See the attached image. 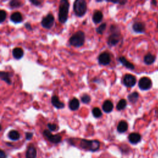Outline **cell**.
I'll list each match as a JSON object with an SVG mask.
<instances>
[{
  "mask_svg": "<svg viewBox=\"0 0 158 158\" xmlns=\"http://www.w3.org/2000/svg\"><path fill=\"white\" fill-rule=\"evenodd\" d=\"M69 3L67 0H62L60 2L59 8L58 19L62 24H64L68 19V14L69 10Z\"/></svg>",
  "mask_w": 158,
  "mask_h": 158,
  "instance_id": "obj_1",
  "label": "cell"
},
{
  "mask_svg": "<svg viewBox=\"0 0 158 158\" xmlns=\"http://www.w3.org/2000/svg\"><path fill=\"white\" fill-rule=\"evenodd\" d=\"M110 30L112 32V33L109 35L107 39V43L110 47H112L116 46L120 42V41L121 40V35L120 30L116 26H111Z\"/></svg>",
  "mask_w": 158,
  "mask_h": 158,
  "instance_id": "obj_2",
  "label": "cell"
},
{
  "mask_svg": "<svg viewBox=\"0 0 158 158\" xmlns=\"http://www.w3.org/2000/svg\"><path fill=\"white\" fill-rule=\"evenodd\" d=\"M80 147L85 150L90 151H97L100 148V142L98 140H88L82 139L80 143Z\"/></svg>",
  "mask_w": 158,
  "mask_h": 158,
  "instance_id": "obj_3",
  "label": "cell"
},
{
  "mask_svg": "<svg viewBox=\"0 0 158 158\" xmlns=\"http://www.w3.org/2000/svg\"><path fill=\"white\" fill-rule=\"evenodd\" d=\"M85 41V35L82 31L75 33L69 39V43L73 47L79 48L83 46Z\"/></svg>",
  "mask_w": 158,
  "mask_h": 158,
  "instance_id": "obj_4",
  "label": "cell"
},
{
  "mask_svg": "<svg viewBox=\"0 0 158 158\" xmlns=\"http://www.w3.org/2000/svg\"><path fill=\"white\" fill-rule=\"evenodd\" d=\"M74 11L75 14L79 17L85 15L87 11V4L84 0H77L74 3Z\"/></svg>",
  "mask_w": 158,
  "mask_h": 158,
  "instance_id": "obj_5",
  "label": "cell"
},
{
  "mask_svg": "<svg viewBox=\"0 0 158 158\" xmlns=\"http://www.w3.org/2000/svg\"><path fill=\"white\" fill-rule=\"evenodd\" d=\"M54 23V17L53 14H48L46 17L43 18L41 20V26L46 29H50L53 27Z\"/></svg>",
  "mask_w": 158,
  "mask_h": 158,
  "instance_id": "obj_6",
  "label": "cell"
},
{
  "mask_svg": "<svg viewBox=\"0 0 158 158\" xmlns=\"http://www.w3.org/2000/svg\"><path fill=\"white\" fill-rule=\"evenodd\" d=\"M43 135L47 138L48 140L53 143H59L62 140V137L59 135H53L48 130H44L43 131Z\"/></svg>",
  "mask_w": 158,
  "mask_h": 158,
  "instance_id": "obj_7",
  "label": "cell"
},
{
  "mask_svg": "<svg viewBox=\"0 0 158 158\" xmlns=\"http://www.w3.org/2000/svg\"><path fill=\"white\" fill-rule=\"evenodd\" d=\"M139 86L142 90H148L152 87V81L148 77H142L139 80Z\"/></svg>",
  "mask_w": 158,
  "mask_h": 158,
  "instance_id": "obj_8",
  "label": "cell"
},
{
  "mask_svg": "<svg viewBox=\"0 0 158 158\" xmlns=\"http://www.w3.org/2000/svg\"><path fill=\"white\" fill-rule=\"evenodd\" d=\"M137 82V79L135 76L131 74H126L123 79V83L127 87L130 88L135 85Z\"/></svg>",
  "mask_w": 158,
  "mask_h": 158,
  "instance_id": "obj_9",
  "label": "cell"
},
{
  "mask_svg": "<svg viewBox=\"0 0 158 158\" xmlns=\"http://www.w3.org/2000/svg\"><path fill=\"white\" fill-rule=\"evenodd\" d=\"M111 62V56L108 53L104 52L100 54L98 57V62L103 65H107Z\"/></svg>",
  "mask_w": 158,
  "mask_h": 158,
  "instance_id": "obj_10",
  "label": "cell"
},
{
  "mask_svg": "<svg viewBox=\"0 0 158 158\" xmlns=\"http://www.w3.org/2000/svg\"><path fill=\"white\" fill-rule=\"evenodd\" d=\"M133 30L135 32L138 33H143L145 32L146 27L144 23L141 22H137L133 24L132 26Z\"/></svg>",
  "mask_w": 158,
  "mask_h": 158,
  "instance_id": "obj_11",
  "label": "cell"
},
{
  "mask_svg": "<svg viewBox=\"0 0 158 158\" xmlns=\"http://www.w3.org/2000/svg\"><path fill=\"white\" fill-rule=\"evenodd\" d=\"M128 139L130 143L136 145L140 142L142 140V136L139 133H132L128 135Z\"/></svg>",
  "mask_w": 158,
  "mask_h": 158,
  "instance_id": "obj_12",
  "label": "cell"
},
{
  "mask_svg": "<svg viewBox=\"0 0 158 158\" xmlns=\"http://www.w3.org/2000/svg\"><path fill=\"white\" fill-rule=\"evenodd\" d=\"M51 103L54 107L57 109H63L65 107L64 104L59 100V98L58 96H53L51 98Z\"/></svg>",
  "mask_w": 158,
  "mask_h": 158,
  "instance_id": "obj_13",
  "label": "cell"
},
{
  "mask_svg": "<svg viewBox=\"0 0 158 158\" xmlns=\"http://www.w3.org/2000/svg\"><path fill=\"white\" fill-rule=\"evenodd\" d=\"M102 108L106 113H110V112H112V110H113L114 104L110 100H106L103 104Z\"/></svg>",
  "mask_w": 158,
  "mask_h": 158,
  "instance_id": "obj_14",
  "label": "cell"
},
{
  "mask_svg": "<svg viewBox=\"0 0 158 158\" xmlns=\"http://www.w3.org/2000/svg\"><path fill=\"white\" fill-rule=\"evenodd\" d=\"M119 61L124 67H126V68L130 70H133L135 69V65L132 63L129 62L125 57L124 56L120 57L119 58Z\"/></svg>",
  "mask_w": 158,
  "mask_h": 158,
  "instance_id": "obj_15",
  "label": "cell"
},
{
  "mask_svg": "<svg viewBox=\"0 0 158 158\" xmlns=\"http://www.w3.org/2000/svg\"><path fill=\"white\" fill-rule=\"evenodd\" d=\"M10 19L12 22H14V23L18 24V23H20V22H22L23 17H22L21 13H20L19 12H14L13 14H12V15L11 16Z\"/></svg>",
  "mask_w": 158,
  "mask_h": 158,
  "instance_id": "obj_16",
  "label": "cell"
},
{
  "mask_svg": "<svg viewBox=\"0 0 158 158\" xmlns=\"http://www.w3.org/2000/svg\"><path fill=\"white\" fill-rule=\"evenodd\" d=\"M103 14L102 12H101L100 11H97L93 14V17H92L93 21L96 24H100V22H101V21L103 20Z\"/></svg>",
  "mask_w": 158,
  "mask_h": 158,
  "instance_id": "obj_17",
  "label": "cell"
},
{
  "mask_svg": "<svg viewBox=\"0 0 158 158\" xmlns=\"http://www.w3.org/2000/svg\"><path fill=\"white\" fill-rule=\"evenodd\" d=\"M69 107L71 111H77V109H79V108L80 107V102H79V100L75 98H74L73 99H72L69 101Z\"/></svg>",
  "mask_w": 158,
  "mask_h": 158,
  "instance_id": "obj_18",
  "label": "cell"
},
{
  "mask_svg": "<svg viewBox=\"0 0 158 158\" xmlns=\"http://www.w3.org/2000/svg\"><path fill=\"white\" fill-rule=\"evenodd\" d=\"M12 55L16 59H20L24 56V51L20 48H15L12 50Z\"/></svg>",
  "mask_w": 158,
  "mask_h": 158,
  "instance_id": "obj_19",
  "label": "cell"
},
{
  "mask_svg": "<svg viewBox=\"0 0 158 158\" xmlns=\"http://www.w3.org/2000/svg\"><path fill=\"white\" fill-rule=\"evenodd\" d=\"M128 125L127 122L124 121H122L119 123L118 127H117V130H118V132H119L121 133H123L128 130Z\"/></svg>",
  "mask_w": 158,
  "mask_h": 158,
  "instance_id": "obj_20",
  "label": "cell"
},
{
  "mask_svg": "<svg viewBox=\"0 0 158 158\" xmlns=\"http://www.w3.org/2000/svg\"><path fill=\"white\" fill-rule=\"evenodd\" d=\"M10 74L5 71H0V79L5 81L8 84H11V80L10 78Z\"/></svg>",
  "mask_w": 158,
  "mask_h": 158,
  "instance_id": "obj_21",
  "label": "cell"
},
{
  "mask_svg": "<svg viewBox=\"0 0 158 158\" xmlns=\"http://www.w3.org/2000/svg\"><path fill=\"white\" fill-rule=\"evenodd\" d=\"M36 157H37L36 148L33 146H30L26 152V158H36Z\"/></svg>",
  "mask_w": 158,
  "mask_h": 158,
  "instance_id": "obj_22",
  "label": "cell"
},
{
  "mask_svg": "<svg viewBox=\"0 0 158 158\" xmlns=\"http://www.w3.org/2000/svg\"><path fill=\"white\" fill-rule=\"evenodd\" d=\"M156 61V57L152 54L148 53L144 57V62L146 65H151L153 64Z\"/></svg>",
  "mask_w": 158,
  "mask_h": 158,
  "instance_id": "obj_23",
  "label": "cell"
},
{
  "mask_svg": "<svg viewBox=\"0 0 158 158\" xmlns=\"http://www.w3.org/2000/svg\"><path fill=\"white\" fill-rule=\"evenodd\" d=\"M139 98V94L138 92H133L128 95V101L133 104H135V103L137 102Z\"/></svg>",
  "mask_w": 158,
  "mask_h": 158,
  "instance_id": "obj_24",
  "label": "cell"
},
{
  "mask_svg": "<svg viewBox=\"0 0 158 158\" xmlns=\"http://www.w3.org/2000/svg\"><path fill=\"white\" fill-rule=\"evenodd\" d=\"M8 137L9 138V139L14 141L18 140L20 139V134L17 131L13 130L10 131L8 133Z\"/></svg>",
  "mask_w": 158,
  "mask_h": 158,
  "instance_id": "obj_25",
  "label": "cell"
},
{
  "mask_svg": "<svg viewBox=\"0 0 158 158\" xmlns=\"http://www.w3.org/2000/svg\"><path fill=\"white\" fill-rule=\"evenodd\" d=\"M127 106V101L124 99H121L118 103L116 108L118 111L124 110Z\"/></svg>",
  "mask_w": 158,
  "mask_h": 158,
  "instance_id": "obj_26",
  "label": "cell"
},
{
  "mask_svg": "<svg viewBox=\"0 0 158 158\" xmlns=\"http://www.w3.org/2000/svg\"><path fill=\"white\" fill-rule=\"evenodd\" d=\"M92 114L93 116L97 119L100 118L103 116L102 112L99 107H94L92 110Z\"/></svg>",
  "mask_w": 158,
  "mask_h": 158,
  "instance_id": "obj_27",
  "label": "cell"
},
{
  "mask_svg": "<svg viewBox=\"0 0 158 158\" xmlns=\"http://www.w3.org/2000/svg\"><path fill=\"white\" fill-rule=\"evenodd\" d=\"M9 6L11 8H18L22 6V3L21 2L18 1V0H12L9 3Z\"/></svg>",
  "mask_w": 158,
  "mask_h": 158,
  "instance_id": "obj_28",
  "label": "cell"
},
{
  "mask_svg": "<svg viewBox=\"0 0 158 158\" xmlns=\"http://www.w3.org/2000/svg\"><path fill=\"white\" fill-rule=\"evenodd\" d=\"M81 101L84 104H88L91 101V97L88 94H83L81 97Z\"/></svg>",
  "mask_w": 158,
  "mask_h": 158,
  "instance_id": "obj_29",
  "label": "cell"
},
{
  "mask_svg": "<svg viewBox=\"0 0 158 158\" xmlns=\"http://www.w3.org/2000/svg\"><path fill=\"white\" fill-rule=\"evenodd\" d=\"M106 23H103L101 25H100L97 29L96 31L97 32L100 34V35H102L103 33V32H104V30H106Z\"/></svg>",
  "mask_w": 158,
  "mask_h": 158,
  "instance_id": "obj_30",
  "label": "cell"
},
{
  "mask_svg": "<svg viewBox=\"0 0 158 158\" xmlns=\"http://www.w3.org/2000/svg\"><path fill=\"white\" fill-rule=\"evenodd\" d=\"M7 14L4 10H0V23H3V22L6 19Z\"/></svg>",
  "mask_w": 158,
  "mask_h": 158,
  "instance_id": "obj_31",
  "label": "cell"
},
{
  "mask_svg": "<svg viewBox=\"0 0 158 158\" xmlns=\"http://www.w3.org/2000/svg\"><path fill=\"white\" fill-rule=\"evenodd\" d=\"M48 128H49L50 131H56V130L58 129V127L57 125L54 124H51V123L48 124Z\"/></svg>",
  "mask_w": 158,
  "mask_h": 158,
  "instance_id": "obj_32",
  "label": "cell"
},
{
  "mask_svg": "<svg viewBox=\"0 0 158 158\" xmlns=\"http://www.w3.org/2000/svg\"><path fill=\"white\" fill-rule=\"evenodd\" d=\"M30 2L36 6H40L41 5L42 3V2L38 1V0H30Z\"/></svg>",
  "mask_w": 158,
  "mask_h": 158,
  "instance_id": "obj_33",
  "label": "cell"
},
{
  "mask_svg": "<svg viewBox=\"0 0 158 158\" xmlns=\"http://www.w3.org/2000/svg\"><path fill=\"white\" fill-rule=\"evenodd\" d=\"M26 137L27 140H30L33 137V133L31 132H27L26 133Z\"/></svg>",
  "mask_w": 158,
  "mask_h": 158,
  "instance_id": "obj_34",
  "label": "cell"
},
{
  "mask_svg": "<svg viewBox=\"0 0 158 158\" xmlns=\"http://www.w3.org/2000/svg\"><path fill=\"white\" fill-rule=\"evenodd\" d=\"M0 158H6V153L2 150H0Z\"/></svg>",
  "mask_w": 158,
  "mask_h": 158,
  "instance_id": "obj_35",
  "label": "cell"
},
{
  "mask_svg": "<svg viewBox=\"0 0 158 158\" xmlns=\"http://www.w3.org/2000/svg\"><path fill=\"white\" fill-rule=\"evenodd\" d=\"M25 27H26L27 30H32V27H31V25H30L29 23H26V24H25Z\"/></svg>",
  "mask_w": 158,
  "mask_h": 158,
  "instance_id": "obj_36",
  "label": "cell"
},
{
  "mask_svg": "<svg viewBox=\"0 0 158 158\" xmlns=\"http://www.w3.org/2000/svg\"><path fill=\"white\" fill-rule=\"evenodd\" d=\"M151 3H152V4H154V6H156V5H157V2H156V1H152V2H151Z\"/></svg>",
  "mask_w": 158,
  "mask_h": 158,
  "instance_id": "obj_37",
  "label": "cell"
},
{
  "mask_svg": "<svg viewBox=\"0 0 158 158\" xmlns=\"http://www.w3.org/2000/svg\"><path fill=\"white\" fill-rule=\"evenodd\" d=\"M156 114L157 116H158V109L156 110Z\"/></svg>",
  "mask_w": 158,
  "mask_h": 158,
  "instance_id": "obj_38",
  "label": "cell"
},
{
  "mask_svg": "<svg viewBox=\"0 0 158 158\" xmlns=\"http://www.w3.org/2000/svg\"><path fill=\"white\" fill-rule=\"evenodd\" d=\"M1 130H2V125H0V131H1Z\"/></svg>",
  "mask_w": 158,
  "mask_h": 158,
  "instance_id": "obj_39",
  "label": "cell"
},
{
  "mask_svg": "<svg viewBox=\"0 0 158 158\" xmlns=\"http://www.w3.org/2000/svg\"><path fill=\"white\" fill-rule=\"evenodd\" d=\"M157 28H158V23H157Z\"/></svg>",
  "mask_w": 158,
  "mask_h": 158,
  "instance_id": "obj_40",
  "label": "cell"
}]
</instances>
